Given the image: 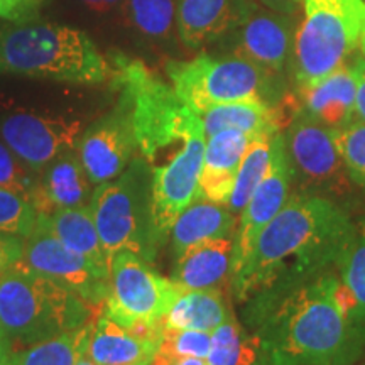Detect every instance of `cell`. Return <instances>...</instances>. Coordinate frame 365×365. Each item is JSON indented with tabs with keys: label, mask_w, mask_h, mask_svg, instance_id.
Returning <instances> with one entry per match:
<instances>
[{
	"label": "cell",
	"mask_w": 365,
	"mask_h": 365,
	"mask_svg": "<svg viewBox=\"0 0 365 365\" xmlns=\"http://www.w3.org/2000/svg\"><path fill=\"white\" fill-rule=\"evenodd\" d=\"M261 294L266 314L254 335L262 365H352L365 350L352 298L333 272Z\"/></svg>",
	"instance_id": "6da1fadb"
},
{
	"label": "cell",
	"mask_w": 365,
	"mask_h": 365,
	"mask_svg": "<svg viewBox=\"0 0 365 365\" xmlns=\"http://www.w3.org/2000/svg\"><path fill=\"white\" fill-rule=\"evenodd\" d=\"M0 73L100 85L112 65L83 31L53 22L24 24L0 39Z\"/></svg>",
	"instance_id": "3957f363"
},
{
	"label": "cell",
	"mask_w": 365,
	"mask_h": 365,
	"mask_svg": "<svg viewBox=\"0 0 365 365\" xmlns=\"http://www.w3.org/2000/svg\"><path fill=\"white\" fill-rule=\"evenodd\" d=\"M112 86L117 90V103L124 107L134 129L137 150L149 164L185 135L202 118L178 97L168 85L140 59L113 54Z\"/></svg>",
	"instance_id": "277c9868"
},
{
	"label": "cell",
	"mask_w": 365,
	"mask_h": 365,
	"mask_svg": "<svg viewBox=\"0 0 365 365\" xmlns=\"http://www.w3.org/2000/svg\"><path fill=\"white\" fill-rule=\"evenodd\" d=\"M362 365H365V364H362Z\"/></svg>",
	"instance_id": "bcb514c9"
},
{
	"label": "cell",
	"mask_w": 365,
	"mask_h": 365,
	"mask_svg": "<svg viewBox=\"0 0 365 365\" xmlns=\"http://www.w3.org/2000/svg\"><path fill=\"white\" fill-rule=\"evenodd\" d=\"M259 4H262L264 7L271 9L279 14H286V16H294L299 11V7L303 6L304 0H257Z\"/></svg>",
	"instance_id": "f35d334b"
},
{
	"label": "cell",
	"mask_w": 365,
	"mask_h": 365,
	"mask_svg": "<svg viewBox=\"0 0 365 365\" xmlns=\"http://www.w3.org/2000/svg\"><path fill=\"white\" fill-rule=\"evenodd\" d=\"M149 166L143 156L134 158L120 176L98 185L91 196L90 208L110 262L122 250L153 262L164 244L153 218V168Z\"/></svg>",
	"instance_id": "8992f818"
},
{
	"label": "cell",
	"mask_w": 365,
	"mask_h": 365,
	"mask_svg": "<svg viewBox=\"0 0 365 365\" xmlns=\"http://www.w3.org/2000/svg\"><path fill=\"white\" fill-rule=\"evenodd\" d=\"M250 140L252 139L247 134L235 129H225L207 137L196 200L220 205L228 203L242 158Z\"/></svg>",
	"instance_id": "ffe728a7"
},
{
	"label": "cell",
	"mask_w": 365,
	"mask_h": 365,
	"mask_svg": "<svg viewBox=\"0 0 365 365\" xmlns=\"http://www.w3.org/2000/svg\"><path fill=\"white\" fill-rule=\"evenodd\" d=\"M24 242L21 237L0 234V281L21 261Z\"/></svg>",
	"instance_id": "d590c367"
},
{
	"label": "cell",
	"mask_w": 365,
	"mask_h": 365,
	"mask_svg": "<svg viewBox=\"0 0 365 365\" xmlns=\"http://www.w3.org/2000/svg\"><path fill=\"white\" fill-rule=\"evenodd\" d=\"M352 68L355 73V78H357L354 120L365 122V59H357Z\"/></svg>",
	"instance_id": "74e56055"
},
{
	"label": "cell",
	"mask_w": 365,
	"mask_h": 365,
	"mask_svg": "<svg viewBox=\"0 0 365 365\" xmlns=\"http://www.w3.org/2000/svg\"><path fill=\"white\" fill-rule=\"evenodd\" d=\"M225 39L232 41L235 56L245 58L277 78L293 54L294 19L293 16L271 11L255 0Z\"/></svg>",
	"instance_id": "9a60e30c"
},
{
	"label": "cell",
	"mask_w": 365,
	"mask_h": 365,
	"mask_svg": "<svg viewBox=\"0 0 365 365\" xmlns=\"http://www.w3.org/2000/svg\"><path fill=\"white\" fill-rule=\"evenodd\" d=\"M360 48H362V53H364V56H365V31H364V34H362V39H360Z\"/></svg>",
	"instance_id": "f6af8a7d"
},
{
	"label": "cell",
	"mask_w": 365,
	"mask_h": 365,
	"mask_svg": "<svg viewBox=\"0 0 365 365\" xmlns=\"http://www.w3.org/2000/svg\"><path fill=\"white\" fill-rule=\"evenodd\" d=\"M340 281L352 298L354 318L365 331V218L355 223L339 259Z\"/></svg>",
	"instance_id": "83f0119b"
},
{
	"label": "cell",
	"mask_w": 365,
	"mask_h": 365,
	"mask_svg": "<svg viewBox=\"0 0 365 365\" xmlns=\"http://www.w3.org/2000/svg\"><path fill=\"white\" fill-rule=\"evenodd\" d=\"M137 150L134 129L122 105L95 120L78 140V156L93 185L115 180Z\"/></svg>",
	"instance_id": "2e32d148"
},
{
	"label": "cell",
	"mask_w": 365,
	"mask_h": 365,
	"mask_svg": "<svg viewBox=\"0 0 365 365\" xmlns=\"http://www.w3.org/2000/svg\"><path fill=\"white\" fill-rule=\"evenodd\" d=\"M161 340L140 336L103 312L91 331L86 357L97 365H153Z\"/></svg>",
	"instance_id": "603a6c76"
},
{
	"label": "cell",
	"mask_w": 365,
	"mask_h": 365,
	"mask_svg": "<svg viewBox=\"0 0 365 365\" xmlns=\"http://www.w3.org/2000/svg\"><path fill=\"white\" fill-rule=\"evenodd\" d=\"M24 242L21 262L46 279L83 298L95 309L102 312L108 296V281L102 279L95 269L63 244L54 235L46 215L38 222Z\"/></svg>",
	"instance_id": "8fae6325"
},
{
	"label": "cell",
	"mask_w": 365,
	"mask_h": 365,
	"mask_svg": "<svg viewBox=\"0 0 365 365\" xmlns=\"http://www.w3.org/2000/svg\"><path fill=\"white\" fill-rule=\"evenodd\" d=\"M38 210L29 198L0 188V234L26 239L38 222Z\"/></svg>",
	"instance_id": "d6a6232c"
},
{
	"label": "cell",
	"mask_w": 365,
	"mask_h": 365,
	"mask_svg": "<svg viewBox=\"0 0 365 365\" xmlns=\"http://www.w3.org/2000/svg\"><path fill=\"white\" fill-rule=\"evenodd\" d=\"M352 227L335 200L296 191L257 237L247 262L232 277V291L244 301L339 266Z\"/></svg>",
	"instance_id": "7a4b0ae2"
},
{
	"label": "cell",
	"mask_w": 365,
	"mask_h": 365,
	"mask_svg": "<svg viewBox=\"0 0 365 365\" xmlns=\"http://www.w3.org/2000/svg\"><path fill=\"white\" fill-rule=\"evenodd\" d=\"M12 345L14 344H12L11 336H9L7 333H6V330H4V328L0 327V360L11 357V355L14 354Z\"/></svg>",
	"instance_id": "60d3db41"
},
{
	"label": "cell",
	"mask_w": 365,
	"mask_h": 365,
	"mask_svg": "<svg viewBox=\"0 0 365 365\" xmlns=\"http://www.w3.org/2000/svg\"><path fill=\"white\" fill-rule=\"evenodd\" d=\"M234 317L223 289L182 291L164 318V328L212 333Z\"/></svg>",
	"instance_id": "484cf974"
},
{
	"label": "cell",
	"mask_w": 365,
	"mask_h": 365,
	"mask_svg": "<svg viewBox=\"0 0 365 365\" xmlns=\"http://www.w3.org/2000/svg\"><path fill=\"white\" fill-rule=\"evenodd\" d=\"M102 312L21 261L0 281V327L12 344L33 345L76 330Z\"/></svg>",
	"instance_id": "5b68a950"
},
{
	"label": "cell",
	"mask_w": 365,
	"mask_h": 365,
	"mask_svg": "<svg viewBox=\"0 0 365 365\" xmlns=\"http://www.w3.org/2000/svg\"><path fill=\"white\" fill-rule=\"evenodd\" d=\"M357 78L352 66L344 65L325 78L298 86L299 110L328 129H340L354 120Z\"/></svg>",
	"instance_id": "44dd1931"
},
{
	"label": "cell",
	"mask_w": 365,
	"mask_h": 365,
	"mask_svg": "<svg viewBox=\"0 0 365 365\" xmlns=\"http://www.w3.org/2000/svg\"><path fill=\"white\" fill-rule=\"evenodd\" d=\"M166 73L178 97L196 113L215 105L281 100L276 98V78L235 54H200L190 61H170Z\"/></svg>",
	"instance_id": "ba28073f"
},
{
	"label": "cell",
	"mask_w": 365,
	"mask_h": 365,
	"mask_svg": "<svg viewBox=\"0 0 365 365\" xmlns=\"http://www.w3.org/2000/svg\"><path fill=\"white\" fill-rule=\"evenodd\" d=\"M41 2L43 0H0V17L7 21H24Z\"/></svg>",
	"instance_id": "8d00e7d4"
},
{
	"label": "cell",
	"mask_w": 365,
	"mask_h": 365,
	"mask_svg": "<svg viewBox=\"0 0 365 365\" xmlns=\"http://www.w3.org/2000/svg\"><path fill=\"white\" fill-rule=\"evenodd\" d=\"M98 318V317H97ZM97 318L85 327L53 336V339L29 345L12 354L14 365H76L86 355V346Z\"/></svg>",
	"instance_id": "4316f807"
},
{
	"label": "cell",
	"mask_w": 365,
	"mask_h": 365,
	"mask_svg": "<svg viewBox=\"0 0 365 365\" xmlns=\"http://www.w3.org/2000/svg\"><path fill=\"white\" fill-rule=\"evenodd\" d=\"M81 2L93 9V11L103 12L107 11V9H110L112 6H115L118 0H81Z\"/></svg>",
	"instance_id": "b9f144b4"
},
{
	"label": "cell",
	"mask_w": 365,
	"mask_h": 365,
	"mask_svg": "<svg viewBox=\"0 0 365 365\" xmlns=\"http://www.w3.org/2000/svg\"><path fill=\"white\" fill-rule=\"evenodd\" d=\"M0 134L17 158L39 173L78 145L83 125L80 120L66 117L17 112L4 118Z\"/></svg>",
	"instance_id": "4fadbf2b"
},
{
	"label": "cell",
	"mask_w": 365,
	"mask_h": 365,
	"mask_svg": "<svg viewBox=\"0 0 365 365\" xmlns=\"http://www.w3.org/2000/svg\"><path fill=\"white\" fill-rule=\"evenodd\" d=\"M76 365H97V364H95L91 359L86 357V355H83V357H81L78 362H76Z\"/></svg>",
	"instance_id": "7bdbcfd3"
},
{
	"label": "cell",
	"mask_w": 365,
	"mask_h": 365,
	"mask_svg": "<svg viewBox=\"0 0 365 365\" xmlns=\"http://www.w3.org/2000/svg\"><path fill=\"white\" fill-rule=\"evenodd\" d=\"M274 135H261L250 140L244 158H242L239 173H237L235 186L228 198L227 207L232 213H242L250 196L266 176L272 163Z\"/></svg>",
	"instance_id": "f1b7e54d"
},
{
	"label": "cell",
	"mask_w": 365,
	"mask_h": 365,
	"mask_svg": "<svg viewBox=\"0 0 365 365\" xmlns=\"http://www.w3.org/2000/svg\"><path fill=\"white\" fill-rule=\"evenodd\" d=\"M38 180L39 173L31 170L6 143H0V188L16 191L26 198H31Z\"/></svg>",
	"instance_id": "e575fe53"
},
{
	"label": "cell",
	"mask_w": 365,
	"mask_h": 365,
	"mask_svg": "<svg viewBox=\"0 0 365 365\" xmlns=\"http://www.w3.org/2000/svg\"><path fill=\"white\" fill-rule=\"evenodd\" d=\"M153 365H210L207 359L196 357H181V359H164L161 355H156Z\"/></svg>",
	"instance_id": "ab89813d"
},
{
	"label": "cell",
	"mask_w": 365,
	"mask_h": 365,
	"mask_svg": "<svg viewBox=\"0 0 365 365\" xmlns=\"http://www.w3.org/2000/svg\"><path fill=\"white\" fill-rule=\"evenodd\" d=\"M178 0H125L124 14L132 27L150 39H168L176 26Z\"/></svg>",
	"instance_id": "4dcf8cb0"
},
{
	"label": "cell",
	"mask_w": 365,
	"mask_h": 365,
	"mask_svg": "<svg viewBox=\"0 0 365 365\" xmlns=\"http://www.w3.org/2000/svg\"><path fill=\"white\" fill-rule=\"evenodd\" d=\"M364 31V0H304L291 54L296 85L314 83L344 66Z\"/></svg>",
	"instance_id": "52a82bcc"
},
{
	"label": "cell",
	"mask_w": 365,
	"mask_h": 365,
	"mask_svg": "<svg viewBox=\"0 0 365 365\" xmlns=\"http://www.w3.org/2000/svg\"><path fill=\"white\" fill-rule=\"evenodd\" d=\"M0 365H14L12 364V355L9 359H4V360H0Z\"/></svg>",
	"instance_id": "ee69618b"
},
{
	"label": "cell",
	"mask_w": 365,
	"mask_h": 365,
	"mask_svg": "<svg viewBox=\"0 0 365 365\" xmlns=\"http://www.w3.org/2000/svg\"><path fill=\"white\" fill-rule=\"evenodd\" d=\"M205 145L207 135L200 120L185 135L181 148L173 154L170 161L153 168V218L163 242H166L176 218L198 198Z\"/></svg>",
	"instance_id": "7c38bea8"
},
{
	"label": "cell",
	"mask_w": 365,
	"mask_h": 365,
	"mask_svg": "<svg viewBox=\"0 0 365 365\" xmlns=\"http://www.w3.org/2000/svg\"><path fill=\"white\" fill-rule=\"evenodd\" d=\"M282 140L291 166L293 181L301 193L340 198L352 188L333 132L323 124L298 112L282 130Z\"/></svg>",
	"instance_id": "30bf717a"
},
{
	"label": "cell",
	"mask_w": 365,
	"mask_h": 365,
	"mask_svg": "<svg viewBox=\"0 0 365 365\" xmlns=\"http://www.w3.org/2000/svg\"><path fill=\"white\" fill-rule=\"evenodd\" d=\"M210 346H212V333L198 330H175V328L163 327L158 355L164 359H207Z\"/></svg>",
	"instance_id": "836d02e7"
},
{
	"label": "cell",
	"mask_w": 365,
	"mask_h": 365,
	"mask_svg": "<svg viewBox=\"0 0 365 365\" xmlns=\"http://www.w3.org/2000/svg\"><path fill=\"white\" fill-rule=\"evenodd\" d=\"M234 237L191 245L176 257L173 281L185 291L225 289L230 284Z\"/></svg>",
	"instance_id": "7402d4cb"
},
{
	"label": "cell",
	"mask_w": 365,
	"mask_h": 365,
	"mask_svg": "<svg viewBox=\"0 0 365 365\" xmlns=\"http://www.w3.org/2000/svg\"><path fill=\"white\" fill-rule=\"evenodd\" d=\"M210 365H255L259 362V340L247 335L235 317H230L212 331Z\"/></svg>",
	"instance_id": "f546056e"
},
{
	"label": "cell",
	"mask_w": 365,
	"mask_h": 365,
	"mask_svg": "<svg viewBox=\"0 0 365 365\" xmlns=\"http://www.w3.org/2000/svg\"><path fill=\"white\" fill-rule=\"evenodd\" d=\"M149 264L129 250L112 257L108 296L102 312L118 325L132 328L145 323L163 327L166 314L185 291L173 279L158 274Z\"/></svg>",
	"instance_id": "9c48e42d"
},
{
	"label": "cell",
	"mask_w": 365,
	"mask_h": 365,
	"mask_svg": "<svg viewBox=\"0 0 365 365\" xmlns=\"http://www.w3.org/2000/svg\"><path fill=\"white\" fill-rule=\"evenodd\" d=\"M331 132L350 181L365 188V122L352 120Z\"/></svg>",
	"instance_id": "1f68e13d"
},
{
	"label": "cell",
	"mask_w": 365,
	"mask_h": 365,
	"mask_svg": "<svg viewBox=\"0 0 365 365\" xmlns=\"http://www.w3.org/2000/svg\"><path fill=\"white\" fill-rule=\"evenodd\" d=\"M255 0H178L176 27L182 44L203 48L225 39Z\"/></svg>",
	"instance_id": "ac0fdd59"
},
{
	"label": "cell",
	"mask_w": 365,
	"mask_h": 365,
	"mask_svg": "<svg viewBox=\"0 0 365 365\" xmlns=\"http://www.w3.org/2000/svg\"><path fill=\"white\" fill-rule=\"evenodd\" d=\"M49 227L68 249L83 257L102 279H110V259L100 240L97 223L90 205L78 208H61L46 215Z\"/></svg>",
	"instance_id": "cb8c5ba5"
},
{
	"label": "cell",
	"mask_w": 365,
	"mask_h": 365,
	"mask_svg": "<svg viewBox=\"0 0 365 365\" xmlns=\"http://www.w3.org/2000/svg\"><path fill=\"white\" fill-rule=\"evenodd\" d=\"M90 182L78 153L68 150L44 168L29 200L48 217L61 208L86 207L93 196Z\"/></svg>",
	"instance_id": "d6986e66"
},
{
	"label": "cell",
	"mask_w": 365,
	"mask_h": 365,
	"mask_svg": "<svg viewBox=\"0 0 365 365\" xmlns=\"http://www.w3.org/2000/svg\"><path fill=\"white\" fill-rule=\"evenodd\" d=\"M299 112L296 97H282L277 103L239 102L210 107L200 112L205 135L210 137L225 129H235L250 139L261 135H276L289 125Z\"/></svg>",
	"instance_id": "e0dca14e"
},
{
	"label": "cell",
	"mask_w": 365,
	"mask_h": 365,
	"mask_svg": "<svg viewBox=\"0 0 365 365\" xmlns=\"http://www.w3.org/2000/svg\"><path fill=\"white\" fill-rule=\"evenodd\" d=\"M291 182H293V175H291V166L289 161H287L281 132V134L274 135L272 163L269 166L266 176L259 182L245 208L242 210L240 222L237 225L234 237L230 281L247 262L255 240L261 235V232L284 207L287 198H289Z\"/></svg>",
	"instance_id": "5bb4252c"
},
{
	"label": "cell",
	"mask_w": 365,
	"mask_h": 365,
	"mask_svg": "<svg viewBox=\"0 0 365 365\" xmlns=\"http://www.w3.org/2000/svg\"><path fill=\"white\" fill-rule=\"evenodd\" d=\"M237 220L235 213L220 203L196 200L191 203L171 227V245L176 257L191 245L212 239L235 237Z\"/></svg>",
	"instance_id": "d4e9b609"
}]
</instances>
